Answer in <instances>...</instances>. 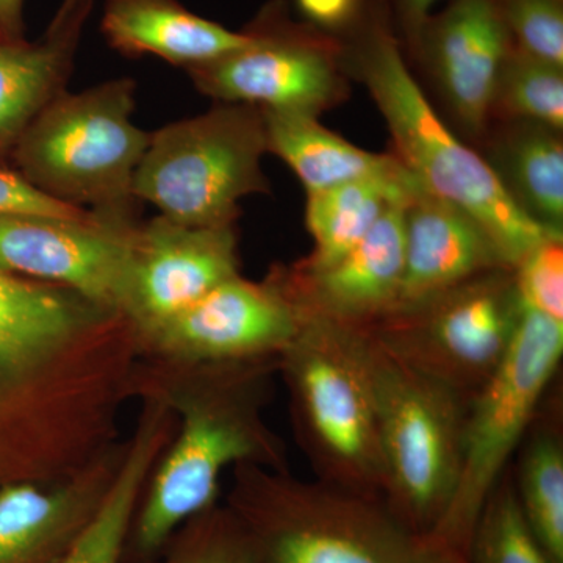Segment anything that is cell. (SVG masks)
<instances>
[{
	"mask_svg": "<svg viewBox=\"0 0 563 563\" xmlns=\"http://www.w3.org/2000/svg\"><path fill=\"white\" fill-rule=\"evenodd\" d=\"M562 426L561 396L550 390L512 463L518 503L553 563H563Z\"/></svg>",
	"mask_w": 563,
	"mask_h": 563,
	"instance_id": "obj_23",
	"label": "cell"
},
{
	"mask_svg": "<svg viewBox=\"0 0 563 563\" xmlns=\"http://www.w3.org/2000/svg\"><path fill=\"white\" fill-rule=\"evenodd\" d=\"M306 309L276 274L265 284L231 277L146 335L195 365L279 358Z\"/></svg>",
	"mask_w": 563,
	"mask_h": 563,
	"instance_id": "obj_12",
	"label": "cell"
},
{
	"mask_svg": "<svg viewBox=\"0 0 563 563\" xmlns=\"http://www.w3.org/2000/svg\"><path fill=\"white\" fill-rule=\"evenodd\" d=\"M277 368L317 479L384 499L385 466L368 333L307 312Z\"/></svg>",
	"mask_w": 563,
	"mask_h": 563,
	"instance_id": "obj_4",
	"label": "cell"
},
{
	"mask_svg": "<svg viewBox=\"0 0 563 563\" xmlns=\"http://www.w3.org/2000/svg\"><path fill=\"white\" fill-rule=\"evenodd\" d=\"M512 49L503 0H454L429 20L418 47L431 62L455 117L473 133L487 128Z\"/></svg>",
	"mask_w": 563,
	"mask_h": 563,
	"instance_id": "obj_14",
	"label": "cell"
},
{
	"mask_svg": "<svg viewBox=\"0 0 563 563\" xmlns=\"http://www.w3.org/2000/svg\"><path fill=\"white\" fill-rule=\"evenodd\" d=\"M235 276L233 224L190 228L161 214L136 232L121 317L147 333Z\"/></svg>",
	"mask_w": 563,
	"mask_h": 563,
	"instance_id": "obj_13",
	"label": "cell"
},
{
	"mask_svg": "<svg viewBox=\"0 0 563 563\" xmlns=\"http://www.w3.org/2000/svg\"><path fill=\"white\" fill-rule=\"evenodd\" d=\"M465 558L466 563H553L526 521L512 465L488 495Z\"/></svg>",
	"mask_w": 563,
	"mask_h": 563,
	"instance_id": "obj_26",
	"label": "cell"
},
{
	"mask_svg": "<svg viewBox=\"0 0 563 563\" xmlns=\"http://www.w3.org/2000/svg\"><path fill=\"white\" fill-rule=\"evenodd\" d=\"M103 492L85 483L0 488V563L60 561L90 520Z\"/></svg>",
	"mask_w": 563,
	"mask_h": 563,
	"instance_id": "obj_19",
	"label": "cell"
},
{
	"mask_svg": "<svg viewBox=\"0 0 563 563\" xmlns=\"http://www.w3.org/2000/svg\"><path fill=\"white\" fill-rule=\"evenodd\" d=\"M261 111L266 151L290 166L307 192L368 177L393 176L406 169L395 155L363 151L322 128L313 114Z\"/></svg>",
	"mask_w": 563,
	"mask_h": 563,
	"instance_id": "obj_20",
	"label": "cell"
},
{
	"mask_svg": "<svg viewBox=\"0 0 563 563\" xmlns=\"http://www.w3.org/2000/svg\"><path fill=\"white\" fill-rule=\"evenodd\" d=\"M499 268L509 266L487 233L465 211L420 188L406 209L402 284L393 312Z\"/></svg>",
	"mask_w": 563,
	"mask_h": 563,
	"instance_id": "obj_17",
	"label": "cell"
},
{
	"mask_svg": "<svg viewBox=\"0 0 563 563\" xmlns=\"http://www.w3.org/2000/svg\"><path fill=\"white\" fill-rule=\"evenodd\" d=\"M166 563H265L232 510H210L195 518Z\"/></svg>",
	"mask_w": 563,
	"mask_h": 563,
	"instance_id": "obj_28",
	"label": "cell"
},
{
	"mask_svg": "<svg viewBox=\"0 0 563 563\" xmlns=\"http://www.w3.org/2000/svg\"><path fill=\"white\" fill-rule=\"evenodd\" d=\"M421 185L404 169L393 176L368 177L307 192L306 224L313 251L295 266L302 274L318 273L350 252L372 231L385 211L412 199Z\"/></svg>",
	"mask_w": 563,
	"mask_h": 563,
	"instance_id": "obj_21",
	"label": "cell"
},
{
	"mask_svg": "<svg viewBox=\"0 0 563 563\" xmlns=\"http://www.w3.org/2000/svg\"><path fill=\"white\" fill-rule=\"evenodd\" d=\"M239 466L232 514L265 563H443L384 499L254 463Z\"/></svg>",
	"mask_w": 563,
	"mask_h": 563,
	"instance_id": "obj_2",
	"label": "cell"
},
{
	"mask_svg": "<svg viewBox=\"0 0 563 563\" xmlns=\"http://www.w3.org/2000/svg\"><path fill=\"white\" fill-rule=\"evenodd\" d=\"M563 324L525 309L509 354L466 407L461 470L450 506L431 537L466 554L488 495L514 455L561 368Z\"/></svg>",
	"mask_w": 563,
	"mask_h": 563,
	"instance_id": "obj_8",
	"label": "cell"
},
{
	"mask_svg": "<svg viewBox=\"0 0 563 563\" xmlns=\"http://www.w3.org/2000/svg\"><path fill=\"white\" fill-rule=\"evenodd\" d=\"M7 214L80 220V218L90 217L91 211L57 201L33 187L31 181L21 174L0 169V217H7Z\"/></svg>",
	"mask_w": 563,
	"mask_h": 563,
	"instance_id": "obj_31",
	"label": "cell"
},
{
	"mask_svg": "<svg viewBox=\"0 0 563 563\" xmlns=\"http://www.w3.org/2000/svg\"><path fill=\"white\" fill-rule=\"evenodd\" d=\"M92 0H63L60 9L52 20L49 29L68 27V25H84L90 13Z\"/></svg>",
	"mask_w": 563,
	"mask_h": 563,
	"instance_id": "obj_34",
	"label": "cell"
},
{
	"mask_svg": "<svg viewBox=\"0 0 563 563\" xmlns=\"http://www.w3.org/2000/svg\"><path fill=\"white\" fill-rule=\"evenodd\" d=\"M102 32L124 55H155L185 69L225 57L251 41L250 33L198 16L179 0H106Z\"/></svg>",
	"mask_w": 563,
	"mask_h": 563,
	"instance_id": "obj_18",
	"label": "cell"
},
{
	"mask_svg": "<svg viewBox=\"0 0 563 563\" xmlns=\"http://www.w3.org/2000/svg\"><path fill=\"white\" fill-rule=\"evenodd\" d=\"M362 0H295L303 18L318 31H344L357 21Z\"/></svg>",
	"mask_w": 563,
	"mask_h": 563,
	"instance_id": "obj_32",
	"label": "cell"
},
{
	"mask_svg": "<svg viewBox=\"0 0 563 563\" xmlns=\"http://www.w3.org/2000/svg\"><path fill=\"white\" fill-rule=\"evenodd\" d=\"M515 47L563 68L562 0H503Z\"/></svg>",
	"mask_w": 563,
	"mask_h": 563,
	"instance_id": "obj_30",
	"label": "cell"
},
{
	"mask_svg": "<svg viewBox=\"0 0 563 563\" xmlns=\"http://www.w3.org/2000/svg\"><path fill=\"white\" fill-rule=\"evenodd\" d=\"M117 314L0 269V393L52 369Z\"/></svg>",
	"mask_w": 563,
	"mask_h": 563,
	"instance_id": "obj_15",
	"label": "cell"
},
{
	"mask_svg": "<svg viewBox=\"0 0 563 563\" xmlns=\"http://www.w3.org/2000/svg\"><path fill=\"white\" fill-rule=\"evenodd\" d=\"M521 317L514 269L499 268L363 329L415 372L470 404L509 354Z\"/></svg>",
	"mask_w": 563,
	"mask_h": 563,
	"instance_id": "obj_9",
	"label": "cell"
},
{
	"mask_svg": "<svg viewBox=\"0 0 563 563\" xmlns=\"http://www.w3.org/2000/svg\"><path fill=\"white\" fill-rule=\"evenodd\" d=\"M495 107L520 121L563 128V68L515 47L504 63Z\"/></svg>",
	"mask_w": 563,
	"mask_h": 563,
	"instance_id": "obj_27",
	"label": "cell"
},
{
	"mask_svg": "<svg viewBox=\"0 0 563 563\" xmlns=\"http://www.w3.org/2000/svg\"><path fill=\"white\" fill-rule=\"evenodd\" d=\"M84 25L47 29L38 43L0 40V150L16 146L63 91Z\"/></svg>",
	"mask_w": 563,
	"mask_h": 563,
	"instance_id": "obj_22",
	"label": "cell"
},
{
	"mask_svg": "<svg viewBox=\"0 0 563 563\" xmlns=\"http://www.w3.org/2000/svg\"><path fill=\"white\" fill-rule=\"evenodd\" d=\"M279 358L198 365L195 390L181 398V431L136 525L144 553L158 550L185 521L213 507L229 465L287 470L284 446L261 418L262 388Z\"/></svg>",
	"mask_w": 563,
	"mask_h": 563,
	"instance_id": "obj_3",
	"label": "cell"
},
{
	"mask_svg": "<svg viewBox=\"0 0 563 563\" xmlns=\"http://www.w3.org/2000/svg\"><path fill=\"white\" fill-rule=\"evenodd\" d=\"M495 161L488 163L517 206L542 228L562 235L561 132L537 122L520 121L499 141Z\"/></svg>",
	"mask_w": 563,
	"mask_h": 563,
	"instance_id": "obj_24",
	"label": "cell"
},
{
	"mask_svg": "<svg viewBox=\"0 0 563 563\" xmlns=\"http://www.w3.org/2000/svg\"><path fill=\"white\" fill-rule=\"evenodd\" d=\"M366 333L385 466L384 501L407 528L431 537L457 484L468 404Z\"/></svg>",
	"mask_w": 563,
	"mask_h": 563,
	"instance_id": "obj_7",
	"label": "cell"
},
{
	"mask_svg": "<svg viewBox=\"0 0 563 563\" xmlns=\"http://www.w3.org/2000/svg\"><path fill=\"white\" fill-rule=\"evenodd\" d=\"M443 563H466V558L461 553L448 551L446 555H444Z\"/></svg>",
	"mask_w": 563,
	"mask_h": 563,
	"instance_id": "obj_36",
	"label": "cell"
},
{
	"mask_svg": "<svg viewBox=\"0 0 563 563\" xmlns=\"http://www.w3.org/2000/svg\"><path fill=\"white\" fill-rule=\"evenodd\" d=\"M440 0H399V14L410 47L418 51L422 32L431 20V10Z\"/></svg>",
	"mask_w": 563,
	"mask_h": 563,
	"instance_id": "obj_33",
	"label": "cell"
},
{
	"mask_svg": "<svg viewBox=\"0 0 563 563\" xmlns=\"http://www.w3.org/2000/svg\"><path fill=\"white\" fill-rule=\"evenodd\" d=\"M265 152L262 111L224 103L152 133L132 192L179 224H233L240 199L268 191L261 168Z\"/></svg>",
	"mask_w": 563,
	"mask_h": 563,
	"instance_id": "obj_6",
	"label": "cell"
},
{
	"mask_svg": "<svg viewBox=\"0 0 563 563\" xmlns=\"http://www.w3.org/2000/svg\"><path fill=\"white\" fill-rule=\"evenodd\" d=\"M355 65L395 141V157L422 190L453 203L485 233L509 268L537 244L562 236L529 218L479 154L462 143L432 109L398 43L383 25L363 40Z\"/></svg>",
	"mask_w": 563,
	"mask_h": 563,
	"instance_id": "obj_1",
	"label": "cell"
},
{
	"mask_svg": "<svg viewBox=\"0 0 563 563\" xmlns=\"http://www.w3.org/2000/svg\"><path fill=\"white\" fill-rule=\"evenodd\" d=\"M518 298L525 309L563 324V240H544L514 268Z\"/></svg>",
	"mask_w": 563,
	"mask_h": 563,
	"instance_id": "obj_29",
	"label": "cell"
},
{
	"mask_svg": "<svg viewBox=\"0 0 563 563\" xmlns=\"http://www.w3.org/2000/svg\"><path fill=\"white\" fill-rule=\"evenodd\" d=\"M0 40H7V36H5V35H3V33H2V32H0ZM13 40H14V38H13Z\"/></svg>",
	"mask_w": 563,
	"mask_h": 563,
	"instance_id": "obj_37",
	"label": "cell"
},
{
	"mask_svg": "<svg viewBox=\"0 0 563 563\" xmlns=\"http://www.w3.org/2000/svg\"><path fill=\"white\" fill-rule=\"evenodd\" d=\"M133 92L131 79L62 91L14 146L21 176L57 201L132 220L133 176L151 136L133 124Z\"/></svg>",
	"mask_w": 563,
	"mask_h": 563,
	"instance_id": "obj_5",
	"label": "cell"
},
{
	"mask_svg": "<svg viewBox=\"0 0 563 563\" xmlns=\"http://www.w3.org/2000/svg\"><path fill=\"white\" fill-rule=\"evenodd\" d=\"M158 443V422L154 420L141 431L113 483L107 485L90 520L57 563H120L141 485Z\"/></svg>",
	"mask_w": 563,
	"mask_h": 563,
	"instance_id": "obj_25",
	"label": "cell"
},
{
	"mask_svg": "<svg viewBox=\"0 0 563 563\" xmlns=\"http://www.w3.org/2000/svg\"><path fill=\"white\" fill-rule=\"evenodd\" d=\"M250 43L187 69L203 95L225 103L320 117L344 98L342 47L318 29L296 25L269 7L246 31Z\"/></svg>",
	"mask_w": 563,
	"mask_h": 563,
	"instance_id": "obj_10",
	"label": "cell"
},
{
	"mask_svg": "<svg viewBox=\"0 0 563 563\" xmlns=\"http://www.w3.org/2000/svg\"><path fill=\"white\" fill-rule=\"evenodd\" d=\"M409 202L391 206L361 242L328 268L280 273L307 312L355 328H368L393 312L402 284Z\"/></svg>",
	"mask_w": 563,
	"mask_h": 563,
	"instance_id": "obj_16",
	"label": "cell"
},
{
	"mask_svg": "<svg viewBox=\"0 0 563 563\" xmlns=\"http://www.w3.org/2000/svg\"><path fill=\"white\" fill-rule=\"evenodd\" d=\"M140 225L120 218L0 217V269L38 277L121 317Z\"/></svg>",
	"mask_w": 563,
	"mask_h": 563,
	"instance_id": "obj_11",
	"label": "cell"
},
{
	"mask_svg": "<svg viewBox=\"0 0 563 563\" xmlns=\"http://www.w3.org/2000/svg\"><path fill=\"white\" fill-rule=\"evenodd\" d=\"M22 2L24 0H0V32L7 38H21Z\"/></svg>",
	"mask_w": 563,
	"mask_h": 563,
	"instance_id": "obj_35",
	"label": "cell"
}]
</instances>
